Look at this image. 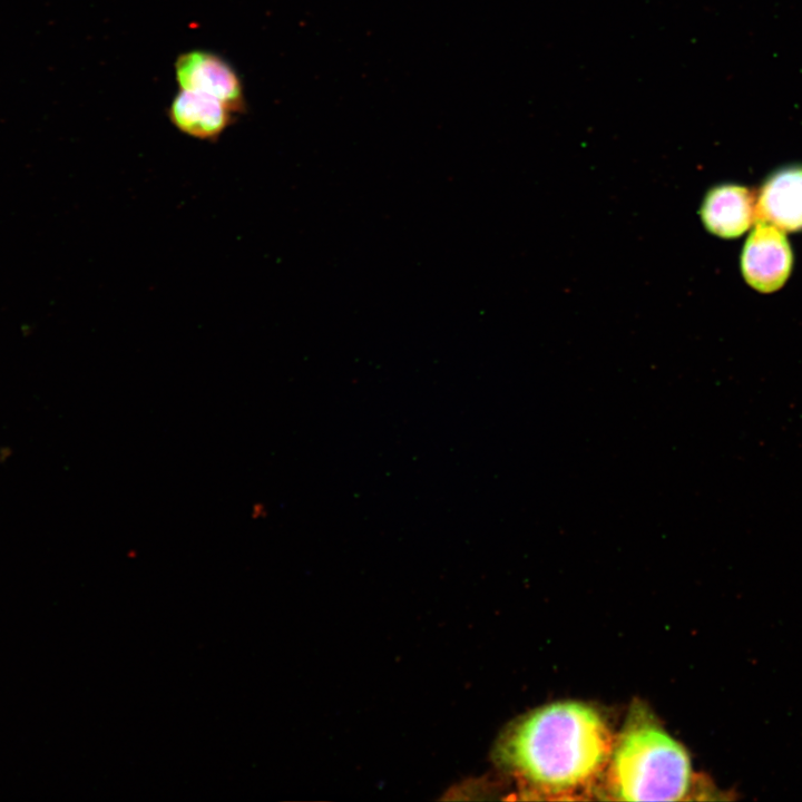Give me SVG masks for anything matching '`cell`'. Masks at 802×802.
<instances>
[{"instance_id": "cell-1", "label": "cell", "mask_w": 802, "mask_h": 802, "mask_svg": "<svg viewBox=\"0 0 802 802\" xmlns=\"http://www.w3.org/2000/svg\"><path fill=\"white\" fill-rule=\"evenodd\" d=\"M613 745L596 710L560 702L515 723L500 740L497 756L532 792L561 796L591 784L606 769Z\"/></svg>"}, {"instance_id": "cell-2", "label": "cell", "mask_w": 802, "mask_h": 802, "mask_svg": "<svg viewBox=\"0 0 802 802\" xmlns=\"http://www.w3.org/2000/svg\"><path fill=\"white\" fill-rule=\"evenodd\" d=\"M606 782L608 792L619 800H682L691 788V761L648 714L634 711L614 742Z\"/></svg>"}, {"instance_id": "cell-3", "label": "cell", "mask_w": 802, "mask_h": 802, "mask_svg": "<svg viewBox=\"0 0 802 802\" xmlns=\"http://www.w3.org/2000/svg\"><path fill=\"white\" fill-rule=\"evenodd\" d=\"M174 69L180 89L207 94L235 115L246 111L241 76L221 55L205 49L188 50L176 58Z\"/></svg>"}, {"instance_id": "cell-4", "label": "cell", "mask_w": 802, "mask_h": 802, "mask_svg": "<svg viewBox=\"0 0 802 802\" xmlns=\"http://www.w3.org/2000/svg\"><path fill=\"white\" fill-rule=\"evenodd\" d=\"M741 267L744 278L755 290L769 293L780 288L792 268V252L782 231L756 221L743 247Z\"/></svg>"}, {"instance_id": "cell-5", "label": "cell", "mask_w": 802, "mask_h": 802, "mask_svg": "<svg viewBox=\"0 0 802 802\" xmlns=\"http://www.w3.org/2000/svg\"><path fill=\"white\" fill-rule=\"evenodd\" d=\"M757 219L782 232L802 229V165H792L773 173L756 197Z\"/></svg>"}, {"instance_id": "cell-6", "label": "cell", "mask_w": 802, "mask_h": 802, "mask_svg": "<svg viewBox=\"0 0 802 802\" xmlns=\"http://www.w3.org/2000/svg\"><path fill=\"white\" fill-rule=\"evenodd\" d=\"M235 116L218 99L194 90L180 89L168 108V118L180 133L208 141L217 140Z\"/></svg>"}, {"instance_id": "cell-7", "label": "cell", "mask_w": 802, "mask_h": 802, "mask_svg": "<svg viewBox=\"0 0 802 802\" xmlns=\"http://www.w3.org/2000/svg\"><path fill=\"white\" fill-rule=\"evenodd\" d=\"M701 216L705 227L721 237H737L756 223V198L746 187L721 185L705 196Z\"/></svg>"}]
</instances>
